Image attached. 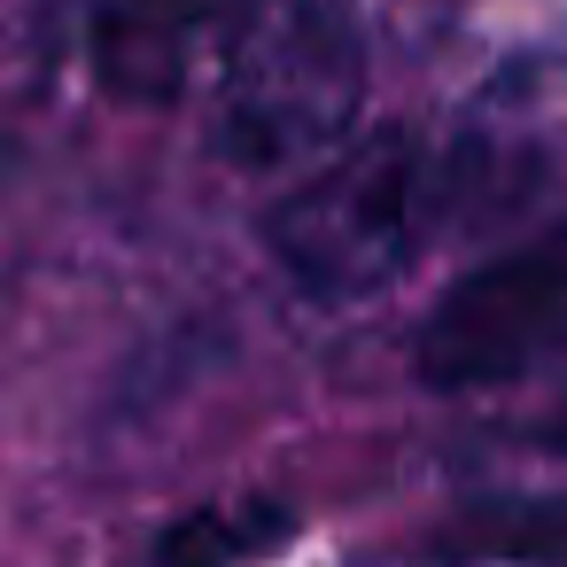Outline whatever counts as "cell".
I'll return each instance as SVG.
<instances>
[{"mask_svg": "<svg viewBox=\"0 0 567 567\" xmlns=\"http://www.w3.org/2000/svg\"><path fill=\"white\" fill-rule=\"evenodd\" d=\"M466 203V164L420 133H358L265 210L272 265L311 303H365L412 272L427 234Z\"/></svg>", "mask_w": 567, "mask_h": 567, "instance_id": "cell-1", "label": "cell"}, {"mask_svg": "<svg viewBox=\"0 0 567 567\" xmlns=\"http://www.w3.org/2000/svg\"><path fill=\"white\" fill-rule=\"evenodd\" d=\"M567 334V257L505 249L458 272L412 327V373L427 389H497Z\"/></svg>", "mask_w": 567, "mask_h": 567, "instance_id": "cell-3", "label": "cell"}, {"mask_svg": "<svg viewBox=\"0 0 567 567\" xmlns=\"http://www.w3.org/2000/svg\"><path fill=\"white\" fill-rule=\"evenodd\" d=\"M272 536H288V513L249 497V505H203L187 520H172L156 536V567H241L257 551H272Z\"/></svg>", "mask_w": 567, "mask_h": 567, "instance_id": "cell-6", "label": "cell"}, {"mask_svg": "<svg viewBox=\"0 0 567 567\" xmlns=\"http://www.w3.org/2000/svg\"><path fill=\"white\" fill-rule=\"evenodd\" d=\"M249 0H94L86 9V63L110 102L125 110H172L203 55L226 48Z\"/></svg>", "mask_w": 567, "mask_h": 567, "instance_id": "cell-4", "label": "cell"}, {"mask_svg": "<svg viewBox=\"0 0 567 567\" xmlns=\"http://www.w3.org/2000/svg\"><path fill=\"white\" fill-rule=\"evenodd\" d=\"M412 567H567V489L458 505L412 544Z\"/></svg>", "mask_w": 567, "mask_h": 567, "instance_id": "cell-5", "label": "cell"}, {"mask_svg": "<svg viewBox=\"0 0 567 567\" xmlns=\"http://www.w3.org/2000/svg\"><path fill=\"white\" fill-rule=\"evenodd\" d=\"M365 110V17L358 0H249L218 55V156L257 179H296Z\"/></svg>", "mask_w": 567, "mask_h": 567, "instance_id": "cell-2", "label": "cell"}]
</instances>
